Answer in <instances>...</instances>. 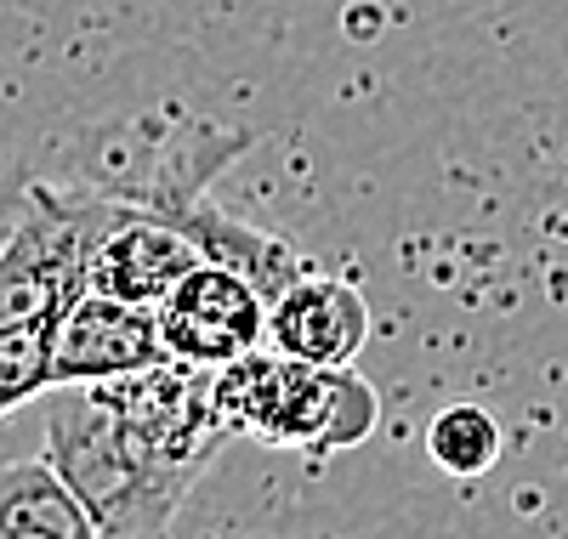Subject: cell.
<instances>
[{"label": "cell", "mask_w": 568, "mask_h": 539, "mask_svg": "<svg viewBox=\"0 0 568 539\" xmlns=\"http://www.w3.org/2000/svg\"><path fill=\"white\" fill-rule=\"evenodd\" d=\"M245 149H256V131H245V125H216V120L176 114V109L171 114H131V120L80 131L69 182L98 187L109 200H125L136 211L171 222L205 262L245 273L273 302L278 289H291L313 267L296 244L227 216L211 200V182Z\"/></svg>", "instance_id": "6da1fadb"}, {"label": "cell", "mask_w": 568, "mask_h": 539, "mask_svg": "<svg viewBox=\"0 0 568 539\" xmlns=\"http://www.w3.org/2000/svg\"><path fill=\"white\" fill-rule=\"evenodd\" d=\"M369 340L364 289L336 273H302L267 302V347L307 364H353Z\"/></svg>", "instance_id": "ba28073f"}, {"label": "cell", "mask_w": 568, "mask_h": 539, "mask_svg": "<svg viewBox=\"0 0 568 539\" xmlns=\"http://www.w3.org/2000/svg\"><path fill=\"white\" fill-rule=\"evenodd\" d=\"M69 187L80 193V211H85V289H98V296L160 307L165 289L205 262L171 222L125 200H109L98 187H80V182Z\"/></svg>", "instance_id": "5b68a950"}, {"label": "cell", "mask_w": 568, "mask_h": 539, "mask_svg": "<svg viewBox=\"0 0 568 539\" xmlns=\"http://www.w3.org/2000/svg\"><path fill=\"white\" fill-rule=\"evenodd\" d=\"M45 460L63 471V482L85 500L98 539H165L171 506L149 495V482L125 460L114 415L98 386H63L45 415Z\"/></svg>", "instance_id": "3957f363"}, {"label": "cell", "mask_w": 568, "mask_h": 539, "mask_svg": "<svg viewBox=\"0 0 568 539\" xmlns=\"http://www.w3.org/2000/svg\"><path fill=\"white\" fill-rule=\"evenodd\" d=\"M85 289V211L63 182H29L23 216L0 244V329L58 324Z\"/></svg>", "instance_id": "277c9868"}, {"label": "cell", "mask_w": 568, "mask_h": 539, "mask_svg": "<svg viewBox=\"0 0 568 539\" xmlns=\"http://www.w3.org/2000/svg\"><path fill=\"white\" fill-rule=\"evenodd\" d=\"M52 391V324L0 329V415Z\"/></svg>", "instance_id": "8fae6325"}, {"label": "cell", "mask_w": 568, "mask_h": 539, "mask_svg": "<svg viewBox=\"0 0 568 539\" xmlns=\"http://www.w3.org/2000/svg\"><path fill=\"white\" fill-rule=\"evenodd\" d=\"M165 358L171 353L160 335V313L98 296V289H80L52 324V391L125 380V375H142Z\"/></svg>", "instance_id": "52a82bcc"}, {"label": "cell", "mask_w": 568, "mask_h": 539, "mask_svg": "<svg viewBox=\"0 0 568 539\" xmlns=\"http://www.w3.org/2000/svg\"><path fill=\"white\" fill-rule=\"evenodd\" d=\"M0 539H98L85 500L52 460L0 466Z\"/></svg>", "instance_id": "9c48e42d"}, {"label": "cell", "mask_w": 568, "mask_h": 539, "mask_svg": "<svg viewBox=\"0 0 568 539\" xmlns=\"http://www.w3.org/2000/svg\"><path fill=\"white\" fill-rule=\"evenodd\" d=\"M160 335L165 353L200 369H222L267 347V296L222 262H200L160 296Z\"/></svg>", "instance_id": "8992f818"}, {"label": "cell", "mask_w": 568, "mask_h": 539, "mask_svg": "<svg viewBox=\"0 0 568 539\" xmlns=\"http://www.w3.org/2000/svg\"><path fill=\"white\" fill-rule=\"evenodd\" d=\"M216 404L233 437H256V444L302 455L353 449L382 420V398L353 364H307L273 347L222 364Z\"/></svg>", "instance_id": "7a4b0ae2"}, {"label": "cell", "mask_w": 568, "mask_h": 539, "mask_svg": "<svg viewBox=\"0 0 568 539\" xmlns=\"http://www.w3.org/2000/svg\"><path fill=\"white\" fill-rule=\"evenodd\" d=\"M353 34H375V12H369V7L353 12Z\"/></svg>", "instance_id": "7c38bea8"}, {"label": "cell", "mask_w": 568, "mask_h": 539, "mask_svg": "<svg viewBox=\"0 0 568 539\" xmlns=\"http://www.w3.org/2000/svg\"><path fill=\"white\" fill-rule=\"evenodd\" d=\"M426 455L449 477H484L500 460V426L478 404H449L426 426Z\"/></svg>", "instance_id": "30bf717a"}]
</instances>
